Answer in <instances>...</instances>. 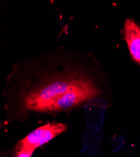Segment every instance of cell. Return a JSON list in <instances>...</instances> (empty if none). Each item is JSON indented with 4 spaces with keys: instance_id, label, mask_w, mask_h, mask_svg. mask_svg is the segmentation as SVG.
<instances>
[{
    "instance_id": "6da1fadb",
    "label": "cell",
    "mask_w": 140,
    "mask_h": 157,
    "mask_svg": "<svg viewBox=\"0 0 140 157\" xmlns=\"http://www.w3.org/2000/svg\"><path fill=\"white\" fill-rule=\"evenodd\" d=\"M36 77L31 81L19 95V108L24 114L30 111L38 112L42 107L67 91L93 82L78 67L66 66L54 73H46L45 77Z\"/></svg>"
},
{
    "instance_id": "7a4b0ae2",
    "label": "cell",
    "mask_w": 140,
    "mask_h": 157,
    "mask_svg": "<svg viewBox=\"0 0 140 157\" xmlns=\"http://www.w3.org/2000/svg\"><path fill=\"white\" fill-rule=\"evenodd\" d=\"M67 129L66 124L56 121L38 127L17 143L13 157H32L36 149L65 132Z\"/></svg>"
},
{
    "instance_id": "3957f363",
    "label": "cell",
    "mask_w": 140,
    "mask_h": 157,
    "mask_svg": "<svg viewBox=\"0 0 140 157\" xmlns=\"http://www.w3.org/2000/svg\"><path fill=\"white\" fill-rule=\"evenodd\" d=\"M100 93L99 89L93 82L67 91L48 102L38 112L45 113L68 112L84 102L98 96Z\"/></svg>"
},
{
    "instance_id": "277c9868",
    "label": "cell",
    "mask_w": 140,
    "mask_h": 157,
    "mask_svg": "<svg viewBox=\"0 0 140 157\" xmlns=\"http://www.w3.org/2000/svg\"><path fill=\"white\" fill-rule=\"evenodd\" d=\"M123 33L131 57L140 65V26L133 19L127 18L124 23Z\"/></svg>"
}]
</instances>
